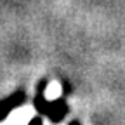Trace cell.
Here are the masks:
<instances>
[{"label": "cell", "mask_w": 125, "mask_h": 125, "mask_svg": "<svg viewBox=\"0 0 125 125\" xmlns=\"http://www.w3.org/2000/svg\"><path fill=\"white\" fill-rule=\"evenodd\" d=\"M30 116H31V109L28 108H23V109H18L9 120L5 125H26L30 122Z\"/></svg>", "instance_id": "1"}, {"label": "cell", "mask_w": 125, "mask_h": 125, "mask_svg": "<svg viewBox=\"0 0 125 125\" xmlns=\"http://www.w3.org/2000/svg\"><path fill=\"white\" fill-rule=\"evenodd\" d=\"M61 94V87H59V83L57 82H52L49 87L45 89V97L47 99H54V97H57Z\"/></svg>", "instance_id": "2"}]
</instances>
